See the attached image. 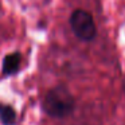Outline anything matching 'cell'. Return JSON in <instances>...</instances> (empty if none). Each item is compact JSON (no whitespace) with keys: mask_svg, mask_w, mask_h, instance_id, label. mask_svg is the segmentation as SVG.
<instances>
[{"mask_svg":"<svg viewBox=\"0 0 125 125\" xmlns=\"http://www.w3.org/2000/svg\"><path fill=\"white\" fill-rule=\"evenodd\" d=\"M0 120L4 122V125H12L16 120V113L10 105L0 104Z\"/></svg>","mask_w":125,"mask_h":125,"instance_id":"277c9868","label":"cell"},{"mask_svg":"<svg viewBox=\"0 0 125 125\" xmlns=\"http://www.w3.org/2000/svg\"><path fill=\"white\" fill-rule=\"evenodd\" d=\"M70 26L81 41H93L97 34L94 19L89 12L83 10H75L70 16Z\"/></svg>","mask_w":125,"mask_h":125,"instance_id":"7a4b0ae2","label":"cell"},{"mask_svg":"<svg viewBox=\"0 0 125 125\" xmlns=\"http://www.w3.org/2000/svg\"><path fill=\"white\" fill-rule=\"evenodd\" d=\"M20 63H22V55L19 52H12L7 55L3 61V73L6 75L15 74L20 69Z\"/></svg>","mask_w":125,"mask_h":125,"instance_id":"3957f363","label":"cell"},{"mask_svg":"<svg viewBox=\"0 0 125 125\" xmlns=\"http://www.w3.org/2000/svg\"><path fill=\"white\" fill-rule=\"evenodd\" d=\"M43 108L49 116L65 117L73 112L74 98L65 87H55L47 93L43 101Z\"/></svg>","mask_w":125,"mask_h":125,"instance_id":"6da1fadb","label":"cell"}]
</instances>
